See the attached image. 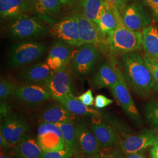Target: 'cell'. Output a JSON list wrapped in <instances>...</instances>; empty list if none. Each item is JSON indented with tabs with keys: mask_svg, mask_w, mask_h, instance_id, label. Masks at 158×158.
Instances as JSON below:
<instances>
[{
	"mask_svg": "<svg viewBox=\"0 0 158 158\" xmlns=\"http://www.w3.org/2000/svg\"><path fill=\"white\" fill-rule=\"evenodd\" d=\"M51 94L46 87L40 85L31 84L18 87L15 98L29 106L40 105L51 98Z\"/></svg>",
	"mask_w": 158,
	"mask_h": 158,
	"instance_id": "13",
	"label": "cell"
},
{
	"mask_svg": "<svg viewBox=\"0 0 158 158\" xmlns=\"http://www.w3.org/2000/svg\"><path fill=\"white\" fill-rule=\"evenodd\" d=\"M125 158H147L143 155L139 153H131V154H127Z\"/></svg>",
	"mask_w": 158,
	"mask_h": 158,
	"instance_id": "39",
	"label": "cell"
},
{
	"mask_svg": "<svg viewBox=\"0 0 158 158\" xmlns=\"http://www.w3.org/2000/svg\"><path fill=\"white\" fill-rule=\"evenodd\" d=\"M52 36L69 45L76 47L82 45L80 41L78 23L73 15L66 17L53 25L49 31Z\"/></svg>",
	"mask_w": 158,
	"mask_h": 158,
	"instance_id": "9",
	"label": "cell"
},
{
	"mask_svg": "<svg viewBox=\"0 0 158 158\" xmlns=\"http://www.w3.org/2000/svg\"><path fill=\"white\" fill-rule=\"evenodd\" d=\"M62 4H70L72 0H60Z\"/></svg>",
	"mask_w": 158,
	"mask_h": 158,
	"instance_id": "41",
	"label": "cell"
},
{
	"mask_svg": "<svg viewBox=\"0 0 158 158\" xmlns=\"http://www.w3.org/2000/svg\"><path fill=\"white\" fill-rule=\"evenodd\" d=\"M79 25V34L81 45L90 44L93 45L107 44V39L102 34L97 24L88 19L80 12L73 14Z\"/></svg>",
	"mask_w": 158,
	"mask_h": 158,
	"instance_id": "11",
	"label": "cell"
},
{
	"mask_svg": "<svg viewBox=\"0 0 158 158\" xmlns=\"http://www.w3.org/2000/svg\"><path fill=\"white\" fill-rule=\"evenodd\" d=\"M113 102L114 101L113 100L108 98L106 96L102 94H98L95 97L94 106L97 108L101 109L106 107L108 106L113 104Z\"/></svg>",
	"mask_w": 158,
	"mask_h": 158,
	"instance_id": "32",
	"label": "cell"
},
{
	"mask_svg": "<svg viewBox=\"0 0 158 158\" xmlns=\"http://www.w3.org/2000/svg\"><path fill=\"white\" fill-rule=\"evenodd\" d=\"M156 62H157V61H156Z\"/></svg>",
	"mask_w": 158,
	"mask_h": 158,
	"instance_id": "44",
	"label": "cell"
},
{
	"mask_svg": "<svg viewBox=\"0 0 158 158\" xmlns=\"http://www.w3.org/2000/svg\"><path fill=\"white\" fill-rule=\"evenodd\" d=\"M106 10L102 17L97 21V24L102 34L106 38L115 29L117 24V15L118 9L107 2H106Z\"/></svg>",
	"mask_w": 158,
	"mask_h": 158,
	"instance_id": "22",
	"label": "cell"
},
{
	"mask_svg": "<svg viewBox=\"0 0 158 158\" xmlns=\"http://www.w3.org/2000/svg\"><path fill=\"white\" fill-rule=\"evenodd\" d=\"M158 140V136L152 131H144L136 135L128 136L121 143V149L126 154L139 153L151 147Z\"/></svg>",
	"mask_w": 158,
	"mask_h": 158,
	"instance_id": "16",
	"label": "cell"
},
{
	"mask_svg": "<svg viewBox=\"0 0 158 158\" xmlns=\"http://www.w3.org/2000/svg\"><path fill=\"white\" fill-rule=\"evenodd\" d=\"M142 48L145 55L158 62V29L148 26L142 31Z\"/></svg>",
	"mask_w": 158,
	"mask_h": 158,
	"instance_id": "24",
	"label": "cell"
},
{
	"mask_svg": "<svg viewBox=\"0 0 158 158\" xmlns=\"http://www.w3.org/2000/svg\"><path fill=\"white\" fill-rule=\"evenodd\" d=\"M17 85L11 80L1 77L0 80V100L1 102H7L15 97Z\"/></svg>",
	"mask_w": 158,
	"mask_h": 158,
	"instance_id": "28",
	"label": "cell"
},
{
	"mask_svg": "<svg viewBox=\"0 0 158 158\" xmlns=\"http://www.w3.org/2000/svg\"><path fill=\"white\" fill-rule=\"evenodd\" d=\"M143 57L154 77L155 81V87L154 90L158 92V63L147 56V55H145V56Z\"/></svg>",
	"mask_w": 158,
	"mask_h": 158,
	"instance_id": "31",
	"label": "cell"
},
{
	"mask_svg": "<svg viewBox=\"0 0 158 158\" xmlns=\"http://www.w3.org/2000/svg\"><path fill=\"white\" fill-rule=\"evenodd\" d=\"M57 102L49 105L40 113L39 118L41 123L56 124L74 122L76 115L70 112L62 103Z\"/></svg>",
	"mask_w": 158,
	"mask_h": 158,
	"instance_id": "17",
	"label": "cell"
},
{
	"mask_svg": "<svg viewBox=\"0 0 158 158\" xmlns=\"http://www.w3.org/2000/svg\"><path fill=\"white\" fill-rule=\"evenodd\" d=\"M8 149L5 148H1V154H0V158H10V154L7 151Z\"/></svg>",
	"mask_w": 158,
	"mask_h": 158,
	"instance_id": "40",
	"label": "cell"
},
{
	"mask_svg": "<svg viewBox=\"0 0 158 158\" xmlns=\"http://www.w3.org/2000/svg\"><path fill=\"white\" fill-rule=\"evenodd\" d=\"M57 102L62 103L70 112L75 115L92 117L101 115V113L98 110L85 106L77 98L75 97L73 94L66 96Z\"/></svg>",
	"mask_w": 158,
	"mask_h": 158,
	"instance_id": "25",
	"label": "cell"
},
{
	"mask_svg": "<svg viewBox=\"0 0 158 158\" xmlns=\"http://www.w3.org/2000/svg\"><path fill=\"white\" fill-rule=\"evenodd\" d=\"M91 158H110V157L107 156H100V155L97 154L96 155L92 156Z\"/></svg>",
	"mask_w": 158,
	"mask_h": 158,
	"instance_id": "42",
	"label": "cell"
},
{
	"mask_svg": "<svg viewBox=\"0 0 158 158\" xmlns=\"http://www.w3.org/2000/svg\"><path fill=\"white\" fill-rule=\"evenodd\" d=\"M34 9V0H0V14L3 18L15 19Z\"/></svg>",
	"mask_w": 158,
	"mask_h": 158,
	"instance_id": "18",
	"label": "cell"
},
{
	"mask_svg": "<svg viewBox=\"0 0 158 158\" xmlns=\"http://www.w3.org/2000/svg\"><path fill=\"white\" fill-rule=\"evenodd\" d=\"M53 73L46 62L38 63L24 68L20 73V79L28 83L45 85Z\"/></svg>",
	"mask_w": 158,
	"mask_h": 158,
	"instance_id": "19",
	"label": "cell"
},
{
	"mask_svg": "<svg viewBox=\"0 0 158 158\" xmlns=\"http://www.w3.org/2000/svg\"><path fill=\"white\" fill-rule=\"evenodd\" d=\"M145 116L154 131L158 132V102L148 103L145 107Z\"/></svg>",
	"mask_w": 158,
	"mask_h": 158,
	"instance_id": "30",
	"label": "cell"
},
{
	"mask_svg": "<svg viewBox=\"0 0 158 158\" xmlns=\"http://www.w3.org/2000/svg\"><path fill=\"white\" fill-rule=\"evenodd\" d=\"M91 128L96 136L100 147L102 148L113 147L118 142V136L115 131L110 126L101 120L93 121L91 124Z\"/></svg>",
	"mask_w": 158,
	"mask_h": 158,
	"instance_id": "21",
	"label": "cell"
},
{
	"mask_svg": "<svg viewBox=\"0 0 158 158\" xmlns=\"http://www.w3.org/2000/svg\"><path fill=\"white\" fill-rule=\"evenodd\" d=\"M60 0H35V10L40 13H57L61 7Z\"/></svg>",
	"mask_w": 158,
	"mask_h": 158,
	"instance_id": "29",
	"label": "cell"
},
{
	"mask_svg": "<svg viewBox=\"0 0 158 158\" xmlns=\"http://www.w3.org/2000/svg\"><path fill=\"white\" fill-rule=\"evenodd\" d=\"M77 98L80 102H82L85 105L88 107L92 106L94 104V98L93 96L92 91L90 89H89L83 94L79 96Z\"/></svg>",
	"mask_w": 158,
	"mask_h": 158,
	"instance_id": "35",
	"label": "cell"
},
{
	"mask_svg": "<svg viewBox=\"0 0 158 158\" xmlns=\"http://www.w3.org/2000/svg\"><path fill=\"white\" fill-rule=\"evenodd\" d=\"M4 123L1 124V131L12 145H16L28 136L30 127L27 121L11 111L3 118Z\"/></svg>",
	"mask_w": 158,
	"mask_h": 158,
	"instance_id": "6",
	"label": "cell"
},
{
	"mask_svg": "<svg viewBox=\"0 0 158 158\" xmlns=\"http://www.w3.org/2000/svg\"><path fill=\"white\" fill-rule=\"evenodd\" d=\"M119 69L109 63L102 64L92 79V84L96 89L111 88L119 80Z\"/></svg>",
	"mask_w": 158,
	"mask_h": 158,
	"instance_id": "20",
	"label": "cell"
},
{
	"mask_svg": "<svg viewBox=\"0 0 158 158\" xmlns=\"http://www.w3.org/2000/svg\"><path fill=\"white\" fill-rule=\"evenodd\" d=\"M46 46L42 42L24 41L12 46L9 64L12 68L22 66L33 62L42 56L46 51Z\"/></svg>",
	"mask_w": 158,
	"mask_h": 158,
	"instance_id": "3",
	"label": "cell"
},
{
	"mask_svg": "<svg viewBox=\"0 0 158 158\" xmlns=\"http://www.w3.org/2000/svg\"><path fill=\"white\" fill-rule=\"evenodd\" d=\"M110 158H120L118 157H116V156H113V157H110Z\"/></svg>",
	"mask_w": 158,
	"mask_h": 158,
	"instance_id": "43",
	"label": "cell"
},
{
	"mask_svg": "<svg viewBox=\"0 0 158 158\" xmlns=\"http://www.w3.org/2000/svg\"><path fill=\"white\" fill-rule=\"evenodd\" d=\"M72 156L68 151L64 149L60 151L44 152L43 158H72Z\"/></svg>",
	"mask_w": 158,
	"mask_h": 158,
	"instance_id": "34",
	"label": "cell"
},
{
	"mask_svg": "<svg viewBox=\"0 0 158 158\" xmlns=\"http://www.w3.org/2000/svg\"><path fill=\"white\" fill-rule=\"evenodd\" d=\"M46 31L45 27L39 20L26 15L15 18L9 28L10 35L18 39L38 37Z\"/></svg>",
	"mask_w": 158,
	"mask_h": 158,
	"instance_id": "7",
	"label": "cell"
},
{
	"mask_svg": "<svg viewBox=\"0 0 158 158\" xmlns=\"http://www.w3.org/2000/svg\"><path fill=\"white\" fill-rule=\"evenodd\" d=\"M113 95L125 113L137 124H141V118L135 102L130 94L124 75L119 70V80L116 85L110 88Z\"/></svg>",
	"mask_w": 158,
	"mask_h": 158,
	"instance_id": "8",
	"label": "cell"
},
{
	"mask_svg": "<svg viewBox=\"0 0 158 158\" xmlns=\"http://www.w3.org/2000/svg\"><path fill=\"white\" fill-rule=\"evenodd\" d=\"M72 58V48L71 45L59 40L52 46L46 62L55 72L68 66Z\"/></svg>",
	"mask_w": 158,
	"mask_h": 158,
	"instance_id": "15",
	"label": "cell"
},
{
	"mask_svg": "<svg viewBox=\"0 0 158 158\" xmlns=\"http://www.w3.org/2000/svg\"><path fill=\"white\" fill-rule=\"evenodd\" d=\"M14 152L17 158H43L44 154L36 139L29 135L16 145Z\"/></svg>",
	"mask_w": 158,
	"mask_h": 158,
	"instance_id": "23",
	"label": "cell"
},
{
	"mask_svg": "<svg viewBox=\"0 0 158 158\" xmlns=\"http://www.w3.org/2000/svg\"><path fill=\"white\" fill-rule=\"evenodd\" d=\"M108 3L116 6L119 11H123L128 5L130 0H104Z\"/></svg>",
	"mask_w": 158,
	"mask_h": 158,
	"instance_id": "36",
	"label": "cell"
},
{
	"mask_svg": "<svg viewBox=\"0 0 158 158\" xmlns=\"http://www.w3.org/2000/svg\"><path fill=\"white\" fill-rule=\"evenodd\" d=\"M79 5L81 13L96 23L106 10L104 0H79Z\"/></svg>",
	"mask_w": 158,
	"mask_h": 158,
	"instance_id": "27",
	"label": "cell"
},
{
	"mask_svg": "<svg viewBox=\"0 0 158 158\" xmlns=\"http://www.w3.org/2000/svg\"><path fill=\"white\" fill-rule=\"evenodd\" d=\"M150 153L151 158H158V140L151 148Z\"/></svg>",
	"mask_w": 158,
	"mask_h": 158,
	"instance_id": "38",
	"label": "cell"
},
{
	"mask_svg": "<svg viewBox=\"0 0 158 158\" xmlns=\"http://www.w3.org/2000/svg\"><path fill=\"white\" fill-rule=\"evenodd\" d=\"M13 145L8 141L4 135L2 134V132L0 131V146L1 148H5V149H9L12 147Z\"/></svg>",
	"mask_w": 158,
	"mask_h": 158,
	"instance_id": "37",
	"label": "cell"
},
{
	"mask_svg": "<svg viewBox=\"0 0 158 158\" xmlns=\"http://www.w3.org/2000/svg\"><path fill=\"white\" fill-rule=\"evenodd\" d=\"M36 141L44 152L65 149L62 131L56 124L41 123L38 127Z\"/></svg>",
	"mask_w": 158,
	"mask_h": 158,
	"instance_id": "5",
	"label": "cell"
},
{
	"mask_svg": "<svg viewBox=\"0 0 158 158\" xmlns=\"http://www.w3.org/2000/svg\"><path fill=\"white\" fill-rule=\"evenodd\" d=\"M121 16L125 25L135 31L141 32L152 22L149 14L138 3L128 4L122 11Z\"/></svg>",
	"mask_w": 158,
	"mask_h": 158,
	"instance_id": "12",
	"label": "cell"
},
{
	"mask_svg": "<svg viewBox=\"0 0 158 158\" xmlns=\"http://www.w3.org/2000/svg\"><path fill=\"white\" fill-rule=\"evenodd\" d=\"M74 127L81 153L87 157L97 155L99 151L100 145L93 132L81 120L74 121Z\"/></svg>",
	"mask_w": 158,
	"mask_h": 158,
	"instance_id": "14",
	"label": "cell"
},
{
	"mask_svg": "<svg viewBox=\"0 0 158 158\" xmlns=\"http://www.w3.org/2000/svg\"><path fill=\"white\" fill-rule=\"evenodd\" d=\"M118 24L115 29L107 37V45L114 55H124L141 49L142 34L128 28L123 22L119 12L117 15Z\"/></svg>",
	"mask_w": 158,
	"mask_h": 158,
	"instance_id": "2",
	"label": "cell"
},
{
	"mask_svg": "<svg viewBox=\"0 0 158 158\" xmlns=\"http://www.w3.org/2000/svg\"><path fill=\"white\" fill-rule=\"evenodd\" d=\"M143 1L151 10L153 20L158 23V0H143Z\"/></svg>",
	"mask_w": 158,
	"mask_h": 158,
	"instance_id": "33",
	"label": "cell"
},
{
	"mask_svg": "<svg viewBox=\"0 0 158 158\" xmlns=\"http://www.w3.org/2000/svg\"><path fill=\"white\" fill-rule=\"evenodd\" d=\"M121 60L125 79L133 90L145 96L154 90V77L143 57L135 52H130L123 55Z\"/></svg>",
	"mask_w": 158,
	"mask_h": 158,
	"instance_id": "1",
	"label": "cell"
},
{
	"mask_svg": "<svg viewBox=\"0 0 158 158\" xmlns=\"http://www.w3.org/2000/svg\"><path fill=\"white\" fill-rule=\"evenodd\" d=\"M100 59V53L96 46L85 44L80 46L72 56L70 70L76 75H89L94 70Z\"/></svg>",
	"mask_w": 158,
	"mask_h": 158,
	"instance_id": "4",
	"label": "cell"
},
{
	"mask_svg": "<svg viewBox=\"0 0 158 158\" xmlns=\"http://www.w3.org/2000/svg\"><path fill=\"white\" fill-rule=\"evenodd\" d=\"M51 97L56 101L67 96L73 95L71 78L68 66L55 72L45 84Z\"/></svg>",
	"mask_w": 158,
	"mask_h": 158,
	"instance_id": "10",
	"label": "cell"
},
{
	"mask_svg": "<svg viewBox=\"0 0 158 158\" xmlns=\"http://www.w3.org/2000/svg\"><path fill=\"white\" fill-rule=\"evenodd\" d=\"M62 131L64 142L65 149L68 151L72 157L78 158L80 153L79 144L76 134L74 121L69 123H56Z\"/></svg>",
	"mask_w": 158,
	"mask_h": 158,
	"instance_id": "26",
	"label": "cell"
}]
</instances>
